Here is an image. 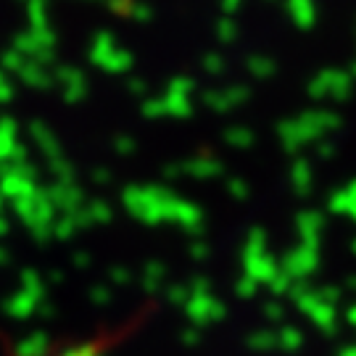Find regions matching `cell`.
Masks as SVG:
<instances>
[{
  "label": "cell",
  "mask_w": 356,
  "mask_h": 356,
  "mask_svg": "<svg viewBox=\"0 0 356 356\" xmlns=\"http://www.w3.org/2000/svg\"><path fill=\"white\" fill-rule=\"evenodd\" d=\"M140 322H143V317H138V319H132V322H124V325L116 327V330H103V332H98L95 338L79 341V343L53 346V348H40V351H19V354H6V356H103L111 346L122 343L135 327H140Z\"/></svg>",
  "instance_id": "obj_1"
}]
</instances>
